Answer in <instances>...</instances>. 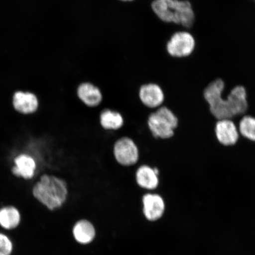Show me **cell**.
Returning a JSON list of instances; mask_svg holds the SVG:
<instances>
[{
    "instance_id": "obj_1",
    "label": "cell",
    "mask_w": 255,
    "mask_h": 255,
    "mask_svg": "<svg viewBox=\"0 0 255 255\" xmlns=\"http://www.w3.org/2000/svg\"><path fill=\"white\" fill-rule=\"evenodd\" d=\"M31 193L38 202L53 212L65 205L69 191L65 180L54 175L43 174L34 181Z\"/></svg>"
},
{
    "instance_id": "obj_2",
    "label": "cell",
    "mask_w": 255,
    "mask_h": 255,
    "mask_svg": "<svg viewBox=\"0 0 255 255\" xmlns=\"http://www.w3.org/2000/svg\"><path fill=\"white\" fill-rule=\"evenodd\" d=\"M151 7L154 13L165 23L189 29L195 20V14L189 0H154Z\"/></svg>"
},
{
    "instance_id": "obj_3",
    "label": "cell",
    "mask_w": 255,
    "mask_h": 255,
    "mask_svg": "<svg viewBox=\"0 0 255 255\" xmlns=\"http://www.w3.org/2000/svg\"><path fill=\"white\" fill-rule=\"evenodd\" d=\"M225 84L217 78L210 83L203 91V97L209 105L210 113L216 120H234V103L230 95L225 96Z\"/></svg>"
},
{
    "instance_id": "obj_4",
    "label": "cell",
    "mask_w": 255,
    "mask_h": 255,
    "mask_svg": "<svg viewBox=\"0 0 255 255\" xmlns=\"http://www.w3.org/2000/svg\"><path fill=\"white\" fill-rule=\"evenodd\" d=\"M178 118L170 109L162 106L149 115L147 125L154 138L162 140L173 137L178 126Z\"/></svg>"
},
{
    "instance_id": "obj_5",
    "label": "cell",
    "mask_w": 255,
    "mask_h": 255,
    "mask_svg": "<svg viewBox=\"0 0 255 255\" xmlns=\"http://www.w3.org/2000/svg\"><path fill=\"white\" fill-rule=\"evenodd\" d=\"M196 43L195 38L189 32L177 31L167 41V52L175 58H185L192 55L195 50Z\"/></svg>"
},
{
    "instance_id": "obj_6",
    "label": "cell",
    "mask_w": 255,
    "mask_h": 255,
    "mask_svg": "<svg viewBox=\"0 0 255 255\" xmlns=\"http://www.w3.org/2000/svg\"><path fill=\"white\" fill-rule=\"evenodd\" d=\"M115 159L121 165L130 167L138 163L139 153L138 146L131 138L123 136L114 143Z\"/></svg>"
},
{
    "instance_id": "obj_7",
    "label": "cell",
    "mask_w": 255,
    "mask_h": 255,
    "mask_svg": "<svg viewBox=\"0 0 255 255\" xmlns=\"http://www.w3.org/2000/svg\"><path fill=\"white\" fill-rule=\"evenodd\" d=\"M142 211L149 222H156L164 216L166 211L165 200L159 194L148 192L142 198Z\"/></svg>"
},
{
    "instance_id": "obj_8",
    "label": "cell",
    "mask_w": 255,
    "mask_h": 255,
    "mask_svg": "<svg viewBox=\"0 0 255 255\" xmlns=\"http://www.w3.org/2000/svg\"><path fill=\"white\" fill-rule=\"evenodd\" d=\"M37 170L35 159L27 153H20L12 161L11 173L14 177L25 181L34 179Z\"/></svg>"
},
{
    "instance_id": "obj_9",
    "label": "cell",
    "mask_w": 255,
    "mask_h": 255,
    "mask_svg": "<svg viewBox=\"0 0 255 255\" xmlns=\"http://www.w3.org/2000/svg\"><path fill=\"white\" fill-rule=\"evenodd\" d=\"M11 105L16 113L22 116H30L37 113L40 102L37 95L29 91H17L11 97Z\"/></svg>"
},
{
    "instance_id": "obj_10",
    "label": "cell",
    "mask_w": 255,
    "mask_h": 255,
    "mask_svg": "<svg viewBox=\"0 0 255 255\" xmlns=\"http://www.w3.org/2000/svg\"><path fill=\"white\" fill-rule=\"evenodd\" d=\"M215 135L220 144L226 147L237 144L241 136L237 124L230 119L217 120Z\"/></svg>"
},
{
    "instance_id": "obj_11",
    "label": "cell",
    "mask_w": 255,
    "mask_h": 255,
    "mask_svg": "<svg viewBox=\"0 0 255 255\" xmlns=\"http://www.w3.org/2000/svg\"><path fill=\"white\" fill-rule=\"evenodd\" d=\"M138 98L143 106L152 110L162 106L165 101L163 89L160 86L152 83L140 87Z\"/></svg>"
},
{
    "instance_id": "obj_12",
    "label": "cell",
    "mask_w": 255,
    "mask_h": 255,
    "mask_svg": "<svg viewBox=\"0 0 255 255\" xmlns=\"http://www.w3.org/2000/svg\"><path fill=\"white\" fill-rule=\"evenodd\" d=\"M22 222L20 210L17 207L8 205L0 207V229L6 232L17 229Z\"/></svg>"
},
{
    "instance_id": "obj_13",
    "label": "cell",
    "mask_w": 255,
    "mask_h": 255,
    "mask_svg": "<svg viewBox=\"0 0 255 255\" xmlns=\"http://www.w3.org/2000/svg\"><path fill=\"white\" fill-rule=\"evenodd\" d=\"M76 95L83 104L89 108L100 106L103 101V94L101 89L91 83H83L80 85Z\"/></svg>"
},
{
    "instance_id": "obj_14",
    "label": "cell",
    "mask_w": 255,
    "mask_h": 255,
    "mask_svg": "<svg viewBox=\"0 0 255 255\" xmlns=\"http://www.w3.org/2000/svg\"><path fill=\"white\" fill-rule=\"evenodd\" d=\"M135 180L138 186L148 192H154L157 189L159 177L154 169L148 165H141L136 171Z\"/></svg>"
},
{
    "instance_id": "obj_15",
    "label": "cell",
    "mask_w": 255,
    "mask_h": 255,
    "mask_svg": "<svg viewBox=\"0 0 255 255\" xmlns=\"http://www.w3.org/2000/svg\"><path fill=\"white\" fill-rule=\"evenodd\" d=\"M75 240L82 245L90 244L95 237L96 231L93 223L87 219L79 220L73 228Z\"/></svg>"
},
{
    "instance_id": "obj_16",
    "label": "cell",
    "mask_w": 255,
    "mask_h": 255,
    "mask_svg": "<svg viewBox=\"0 0 255 255\" xmlns=\"http://www.w3.org/2000/svg\"><path fill=\"white\" fill-rule=\"evenodd\" d=\"M100 123L105 130H117L123 127L124 121L119 112L105 108L101 112Z\"/></svg>"
},
{
    "instance_id": "obj_17",
    "label": "cell",
    "mask_w": 255,
    "mask_h": 255,
    "mask_svg": "<svg viewBox=\"0 0 255 255\" xmlns=\"http://www.w3.org/2000/svg\"><path fill=\"white\" fill-rule=\"evenodd\" d=\"M240 136L251 142H255V117L245 115L241 118L238 123Z\"/></svg>"
},
{
    "instance_id": "obj_18",
    "label": "cell",
    "mask_w": 255,
    "mask_h": 255,
    "mask_svg": "<svg viewBox=\"0 0 255 255\" xmlns=\"http://www.w3.org/2000/svg\"><path fill=\"white\" fill-rule=\"evenodd\" d=\"M14 244L10 236L0 231V255H12Z\"/></svg>"
},
{
    "instance_id": "obj_19",
    "label": "cell",
    "mask_w": 255,
    "mask_h": 255,
    "mask_svg": "<svg viewBox=\"0 0 255 255\" xmlns=\"http://www.w3.org/2000/svg\"><path fill=\"white\" fill-rule=\"evenodd\" d=\"M121 1H132V0H121Z\"/></svg>"
}]
</instances>
